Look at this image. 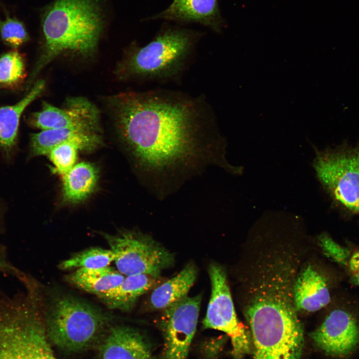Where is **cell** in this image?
<instances>
[{
	"instance_id": "cell-19",
	"label": "cell",
	"mask_w": 359,
	"mask_h": 359,
	"mask_svg": "<svg viewBox=\"0 0 359 359\" xmlns=\"http://www.w3.org/2000/svg\"><path fill=\"white\" fill-rule=\"evenodd\" d=\"M196 276L197 270L194 264L191 262L186 264L178 274L153 290L149 300L150 308L162 310L187 296Z\"/></svg>"
},
{
	"instance_id": "cell-6",
	"label": "cell",
	"mask_w": 359,
	"mask_h": 359,
	"mask_svg": "<svg viewBox=\"0 0 359 359\" xmlns=\"http://www.w3.org/2000/svg\"><path fill=\"white\" fill-rule=\"evenodd\" d=\"M323 188L337 203L352 213L359 207V143L316 151L313 163Z\"/></svg>"
},
{
	"instance_id": "cell-18",
	"label": "cell",
	"mask_w": 359,
	"mask_h": 359,
	"mask_svg": "<svg viewBox=\"0 0 359 359\" xmlns=\"http://www.w3.org/2000/svg\"><path fill=\"white\" fill-rule=\"evenodd\" d=\"M125 276L111 267L98 268H78L66 277L73 286L99 298L117 287Z\"/></svg>"
},
{
	"instance_id": "cell-8",
	"label": "cell",
	"mask_w": 359,
	"mask_h": 359,
	"mask_svg": "<svg viewBox=\"0 0 359 359\" xmlns=\"http://www.w3.org/2000/svg\"><path fill=\"white\" fill-rule=\"evenodd\" d=\"M208 273L211 292L203 327L225 333L231 340L234 359H243L251 351V340L237 317L226 273L215 263L209 266Z\"/></svg>"
},
{
	"instance_id": "cell-2",
	"label": "cell",
	"mask_w": 359,
	"mask_h": 359,
	"mask_svg": "<svg viewBox=\"0 0 359 359\" xmlns=\"http://www.w3.org/2000/svg\"><path fill=\"white\" fill-rule=\"evenodd\" d=\"M104 23L100 0H55L42 18V51L27 82V87L46 65L60 54L87 57L96 51Z\"/></svg>"
},
{
	"instance_id": "cell-15",
	"label": "cell",
	"mask_w": 359,
	"mask_h": 359,
	"mask_svg": "<svg viewBox=\"0 0 359 359\" xmlns=\"http://www.w3.org/2000/svg\"><path fill=\"white\" fill-rule=\"evenodd\" d=\"M69 141L79 144L82 151L90 152L102 144V138L99 132L75 128L42 130L31 135V152L33 156H46L55 146Z\"/></svg>"
},
{
	"instance_id": "cell-9",
	"label": "cell",
	"mask_w": 359,
	"mask_h": 359,
	"mask_svg": "<svg viewBox=\"0 0 359 359\" xmlns=\"http://www.w3.org/2000/svg\"><path fill=\"white\" fill-rule=\"evenodd\" d=\"M310 336L326 355L339 359L350 357L359 348V307L339 297Z\"/></svg>"
},
{
	"instance_id": "cell-1",
	"label": "cell",
	"mask_w": 359,
	"mask_h": 359,
	"mask_svg": "<svg viewBox=\"0 0 359 359\" xmlns=\"http://www.w3.org/2000/svg\"><path fill=\"white\" fill-rule=\"evenodd\" d=\"M107 101L120 139L160 196L205 166L233 169L203 96L157 89L121 92Z\"/></svg>"
},
{
	"instance_id": "cell-5",
	"label": "cell",
	"mask_w": 359,
	"mask_h": 359,
	"mask_svg": "<svg viewBox=\"0 0 359 359\" xmlns=\"http://www.w3.org/2000/svg\"><path fill=\"white\" fill-rule=\"evenodd\" d=\"M51 344L70 353L98 344L109 327L110 318L99 308L70 295L54 299L44 312Z\"/></svg>"
},
{
	"instance_id": "cell-22",
	"label": "cell",
	"mask_w": 359,
	"mask_h": 359,
	"mask_svg": "<svg viewBox=\"0 0 359 359\" xmlns=\"http://www.w3.org/2000/svg\"><path fill=\"white\" fill-rule=\"evenodd\" d=\"M115 255L110 249L92 247L75 253L58 265L62 270L74 268H98L109 266Z\"/></svg>"
},
{
	"instance_id": "cell-12",
	"label": "cell",
	"mask_w": 359,
	"mask_h": 359,
	"mask_svg": "<svg viewBox=\"0 0 359 359\" xmlns=\"http://www.w3.org/2000/svg\"><path fill=\"white\" fill-rule=\"evenodd\" d=\"M100 359H160L150 340L139 330L126 325L108 329L98 344Z\"/></svg>"
},
{
	"instance_id": "cell-16",
	"label": "cell",
	"mask_w": 359,
	"mask_h": 359,
	"mask_svg": "<svg viewBox=\"0 0 359 359\" xmlns=\"http://www.w3.org/2000/svg\"><path fill=\"white\" fill-rule=\"evenodd\" d=\"M160 277L146 274L125 276L117 287L100 297L111 309L129 311L140 296L159 285Z\"/></svg>"
},
{
	"instance_id": "cell-23",
	"label": "cell",
	"mask_w": 359,
	"mask_h": 359,
	"mask_svg": "<svg viewBox=\"0 0 359 359\" xmlns=\"http://www.w3.org/2000/svg\"><path fill=\"white\" fill-rule=\"evenodd\" d=\"M25 75V64L21 54L16 50L0 57V87L13 88L21 83Z\"/></svg>"
},
{
	"instance_id": "cell-21",
	"label": "cell",
	"mask_w": 359,
	"mask_h": 359,
	"mask_svg": "<svg viewBox=\"0 0 359 359\" xmlns=\"http://www.w3.org/2000/svg\"><path fill=\"white\" fill-rule=\"evenodd\" d=\"M44 85L43 81H38L28 93L16 104L0 107V147L8 150L14 145L21 114L40 95Z\"/></svg>"
},
{
	"instance_id": "cell-10",
	"label": "cell",
	"mask_w": 359,
	"mask_h": 359,
	"mask_svg": "<svg viewBox=\"0 0 359 359\" xmlns=\"http://www.w3.org/2000/svg\"><path fill=\"white\" fill-rule=\"evenodd\" d=\"M201 296L187 295L162 310L164 348L160 359H187L195 333Z\"/></svg>"
},
{
	"instance_id": "cell-24",
	"label": "cell",
	"mask_w": 359,
	"mask_h": 359,
	"mask_svg": "<svg viewBox=\"0 0 359 359\" xmlns=\"http://www.w3.org/2000/svg\"><path fill=\"white\" fill-rule=\"evenodd\" d=\"M78 150L81 146L74 142H66L53 147L46 155L53 165L51 171L62 176L75 165Z\"/></svg>"
},
{
	"instance_id": "cell-4",
	"label": "cell",
	"mask_w": 359,
	"mask_h": 359,
	"mask_svg": "<svg viewBox=\"0 0 359 359\" xmlns=\"http://www.w3.org/2000/svg\"><path fill=\"white\" fill-rule=\"evenodd\" d=\"M244 312L254 359H300L303 329L291 302L271 297L247 306Z\"/></svg>"
},
{
	"instance_id": "cell-17",
	"label": "cell",
	"mask_w": 359,
	"mask_h": 359,
	"mask_svg": "<svg viewBox=\"0 0 359 359\" xmlns=\"http://www.w3.org/2000/svg\"><path fill=\"white\" fill-rule=\"evenodd\" d=\"M98 171L93 164L81 162L63 176L62 197L63 202L78 203L88 197L98 180Z\"/></svg>"
},
{
	"instance_id": "cell-14",
	"label": "cell",
	"mask_w": 359,
	"mask_h": 359,
	"mask_svg": "<svg viewBox=\"0 0 359 359\" xmlns=\"http://www.w3.org/2000/svg\"><path fill=\"white\" fill-rule=\"evenodd\" d=\"M164 19L179 23L195 22L220 33L225 22L217 0H173L164 11L146 19Z\"/></svg>"
},
{
	"instance_id": "cell-26",
	"label": "cell",
	"mask_w": 359,
	"mask_h": 359,
	"mask_svg": "<svg viewBox=\"0 0 359 359\" xmlns=\"http://www.w3.org/2000/svg\"><path fill=\"white\" fill-rule=\"evenodd\" d=\"M358 213H359V209H358Z\"/></svg>"
},
{
	"instance_id": "cell-7",
	"label": "cell",
	"mask_w": 359,
	"mask_h": 359,
	"mask_svg": "<svg viewBox=\"0 0 359 359\" xmlns=\"http://www.w3.org/2000/svg\"><path fill=\"white\" fill-rule=\"evenodd\" d=\"M114 253L117 270L126 276L146 274L160 277L175 262L173 254L150 236L132 230L103 233Z\"/></svg>"
},
{
	"instance_id": "cell-20",
	"label": "cell",
	"mask_w": 359,
	"mask_h": 359,
	"mask_svg": "<svg viewBox=\"0 0 359 359\" xmlns=\"http://www.w3.org/2000/svg\"><path fill=\"white\" fill-rule=\"evenodd\" d=\"M317 239L323 253L339 266L351 282L359 286V247L339 244L326 232Z\"/></svg>"
},
{
	"instance_id": "cell-25",
	"label": "cell",
	"mask_w": 359,
	"mask_h": 359,
	"mask_svg": "<svg viewBox=\"0 0 359 359\" xmlns=\"http://www.w3.org/2000/svg\"><path fill=\"white\" fill-rule=\"evenodd\" d=\"M0 33L4 42L13 48L19 47L28 39L23 23L17 18L9 15L0 20Z\"/></svg>"
},
{
	"instance_id": "cell-11",
	"label": "cell",
	"mask_w": 359,
	"mask_h": 359,
	"mask_svg": "<svg viewBox=\"0 0 359 359\" xmlns=\"http://www.w3.org/2000/svg\"><path fill=\"white\" fill-rule=\"evenodd\" d=\"M29 121L32 125L42 130L75 128L100 132V111L82 97L68 98L62 108L43 102L42 109L32 114Z\"/></svg>"
},
{
	"instance_id": "cell-3",
	"label": "cell",
	"mask_w": 359,
	"mask_h": 359,
	"mask_svg": "<svg viewBox=\"0 0 359 359\" xmlns=\"http://www.w3.org/2000/svg\"><path fill=\"white\" fill-rule=\"evenodd\" d=\"M203 33L164 23L143 46L133 44L118 64L123 80L165 82L179 79L187 68Z\"/></svg>"
},
{
	"instance_id": "cell-13",
	"label": "cell",
	"mask_w": 359,
	"mask_h": 359,
	"mask_svg": "<svg viewBox=\"0 0 359 359\" xmlns=\"http://www.w3.org/2000/svg\"><path fill=\"white\" fill-rule=\"evenodd\" d=\"M334 279L312 265L304 268L294 284L293 297L296 310L314 312L329 305L336 283Z\"/></svg>"
}]
</instances>
